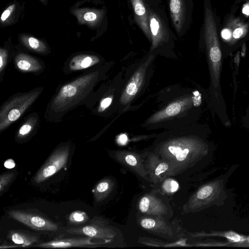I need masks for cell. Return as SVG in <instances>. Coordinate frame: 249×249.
Returning <instances> with one entry per match:
<instances>
[{
    "label": "cell",
    "instance_id": "1",
    "mask_svg": "<svg viewBox=\"0 0 249 249\" xmlns=\"http://www.w3.org/2000/svg\"><path fill=\"white\" fill-rule=\"evenodd\" d=\"M154 146L155 152L171 163V175L189 168L201 169L211 162L213 156L208 144L189 133L187 124L160 134Z\"/></svg>",
    "mask_w": 249,
    "mask_h": 249
},
{
    "label": "cell",
    "instance_id": "2",
    "mask_svg": "<svg viewBox=\"0 0 249 249\" xmlns=\"http://www.w3.org/2000/svg\"><path fill=\"white\" fill-rule=\"evenodd\" d=\"M238 166L232 165L226 172L200 187L191 199V210L198 211L213 205H225L233 195V189L227 188V182Z\"/></svg>",
    "mask_w": 249,
    "mask_h": 249
},
{
    "label": "cell",
    "instance_id": "3",
    "mask_svg": "<svg viewBox=\"0 0 249 249\" xmlns=\"http://www.w3.org/2000/svg\"><path fill=\"white\" fill-rule=\"evenodd\" d=\"M146 5L151 36L150 53H169L174 47L177 37L169 26L166 13L160 5L147 3Z\"/></svg>",
    "mask_w": 249,
    "mask_h": 249
},
{
    "label": "cell",
    "instance_id": "4",
    "mask_svg": "<svg viewBox=\"0 0 249 249\" xmlns=\"http://www.w3.org/2000/svg\"><path fill=\"white\" fill-rule=\"evenodd\" d=\"M97 78V72H91L63 86L52 102V109L63 111L74 105L89 92Z\"/></svg>",
    "mask_w": 249,
    "mask_h": 249
},
{
    "label": "cell",
    "instance_id": "5",
    "mask_svg": "<svg viewBox=\"0 0 249 249\" xmlns=\"http://www.w3.org/2000/svg\"><path fill=\"white\" fill-rule=\"evenodd\" d=\"M39 91L30 92L16 96L2 107L0 113V131L21 116L37 97Z\"/></svg>",
    "mask_w": 249,
    "mask_h": 249
},
{
    "label": "cell",
    "instance_id": "6",
    "mask_svg": "<svg viewBox=\"0 0 249 249\" xmlns=\"http://www.w3.org/2000/svg\"><path fill=\"white\" fill-rule=\"evenodd\" d=\"M172 26L178 37L187 33L192 16V0H167Z\"/></svg>",
    "mask_w": 249,
    "mask_h": 249
},
{
    "label": "cell",
    "instance_id": "7",
    "mask_svg": "<svg viewBox=\"0 0 249 249\" xmlns=\"http://www.w3.org/2000/svg\"><path fill=\"white\" fill-rule=\"evenodd\" d=\"M194 96L192 99L187 95L177 98L152 115L148 119L146 123H177V119L179 120L181 118L183 119L185 115H187L189 105H191V99Z\"/></svg>",
    "mask_w": 249,
    "mask_h": 249
},
{
    "label": "cell",
    "instance_id": "8",
    "mask_svg": "<svg viewBox=\"0 0 249 249\" xmlns=\"http://www.w3.org/2000/svg\"><path fill=\"white\" fill-rule=\"evenodd\" d=\"M203 37L208 51L209 55L213 62H218L221 58L216 25L211 9L207 0L204 2V20Z\"/></svg>",
    "mask_w": 249,
    "mask_h": 249
},
{
    "label": "cell",
    "instance_id": "9",
    "mask_svg": "<svg viewBox=\"0 0 249 249\" xmlns=\"http://www.w3.org/2000/svg\"><path fill=\"white\" fill-rule=\"evenodd\" d=\"M70 151L68 146H63L55 150L34 178V181L40 183L65 166L68 160Z\"/></svg>",
    "mask_w": 249,
    "mask_h": 249
},
{
    "label": "cell",
    "instance_id": "10",
    "mask_svg": "<svg viewBox=\"0 0 249 249\" xmlns=\"http://www.w3.org/2000/svg\"><path fill=\"white\" fill-rule=\"evenodd\" d=\"M9 216L14 220L34 230L56 231L57 225L40 215L19 211H11Z\"/></svg>",
    "mask_w": 249,
    "mask_h": 249
},
{
    "label": "cell",
    "instance_id": "11",
    "mask_svg": "<svg viewBox=\"0 0 249 249\" xmlns=\"http://www.w3.org/2000/svg\"><path fill=\"white\" fill-rule=\"evenodd\" d=\"M153 53H150V55L147 60L141 65L133 73L130 79L127 83L123 91L121 97V103L126 104L136 95L143 84L144 83L146 77V70L150 65L151 59Z\"/></svg>",
    "mask_w": 249,
    "mask_h": 249
},
{
    "label": "cell",
    "instance_id": "12",
    "mask_svg": "<svg viewBox=\"0 0 249 249\" xmlns=\"http://www.w3.org/2000/svg\"><path fill=\"white\" fill-rule=\"evenodd\" d=\"M132 10L134 20L150 42L148 13L145 0H127Z\"/></svg>",
    "mask_w": 249,
    "mask_h": 249
},
{
    "label": "cell",
    "instance_id": "13",
    "mask_svg": "<svg viewBox=\"0 0 249 249\" xmlns=\"http://www.w3.org/2000/svg\"><path fill=\"white\" fill-rule=\"evenodd\" d=\"M92 237L73 238L56 239L40 243L36 247L44 248H67L71 247H87L97 245L91 241Z\"/></svg>",
    "mask_w": 249,
    "mask_h": 249
},
{
    "label": "cell",
    "instance_id": "14",
    "mask_svg": "<svg viewBox=\"0 0 249 249\" xmlns=\"http://www.w3.org/2000/svg\"><path fill=\"white\" fill-rule=\"evenodd\" d=\"M100 61L99 58L95 55L80 54L73 57L69 67L71 71H77L89 68Z\"/></svg>",
    "mask_w": 249,
    "mask_h": 249
},
{
    "label": "cell",
    "instance_id": "15",
    "mask_svg": "<svg viewBox=\"0 0 249 249\" xmlns=\"http://www.w3.org/2000/svg\"><path fill=\"white\" fill-rule=\"evenodd\" d=\"M15 62L17 68L23 72L37 71L42 68V66L37 60L24 53L17 56Z\"/></svg>",
    "mask_w": 249,
    "mask_h": 249
},
{
    "label": "cell",
    "instance_id": "16",
    "mask_svg": "<svg viewBox=\"0 0 249 249\" xmlns=\"http://www.w3.org/2000/svg\"><path fill=\"white\" fill-rule=\"evenodd\" d=\"M67 231L70 233L84 235L92 238H102L108 236L105 229L94 225H87L71 228L68 229Z\"/></svg>",
    "mask_w": 249,
    "mask_h": 249
},
{
    "label": "cell",
    "instance_id": "17",
    "mask_svg": "<svg viewBox=\"0 0 249 249\" xmlns=\"http://www.w3.org/2000/svg\"><path fill=\"white\" fill-rule=\"evenodd\" d=\"M208 236H216L224 237L234 244L243 245L246 243L249 244V237L243 236L233 231H213L207 233Z\"/></svg>",
    "mask_w": 249,
    "mask_h": 249
},
{
    "label": "cell",
    "instance_id": "18",
    "mask_svg": "<svg viewBox=\"0 0 249 249\" xmlns=\"http://www.w3.org/2000/svg\"><path fill=\"white\" fill-rule=\"evenodd\" d=\"M8 237L14 243L23 246H28L38 242L36 236L18 231H11Z\"/></svg>",
    "mask_w": 249,
    "mask_h": 249
},
{
    "label": "cell",
    "instance_id": "19",
    "mask_svg": "<svg viewBox=\"0 0 249 249\" xmlns=\"http://www.w3.org/2000/svg\"><path fill=\"white\" fill-rule=\"evenodd\" d=\"M139 209L143 213H161L157 210L161 209L158 208L157 206H161L159 202L154 198L150 196H145L142 197L139 203ZM161 211V210H160Z\"/></svg>",
    "mask_w": 249,
    "mask_h": 249
},
{
    "label": "cell",
    "instance_id": "20",
    "mask_svg": "<svg viewBox=\"0 0 249 249\" xmlns=\"http://www.w3.org/2000/svg\"><path fill=\"white\" fill-rule=\"evenodd\" d=\"M21 40L23 44L28 48L39 53H44L47 51L45 44L32 36H22Z\"/></svg>",
    "mask_w": 249,
    "mask_h": 249
},
{
    "label": "cell",
    "instance_id": "21",
    "mask_svg": "<svg viewBox=\"0 0 249 249\" xmlns=\"http://www.w3.org/2000/svg\"><path fill=\"white\" fill-rule=\"evenodd\" d=\"M110 189V182L107 180H103L98 183L93 191L95 200L97 202L102 200L106 196Z\"/></svg>",
    "mask_w": 249,
    "mask_h": 249
},
{
    "label": "cell",
    "instance_id": "22",
    "mask_svg": "<svg viewBox=\"0 0 249 249\" xmlns=\"http://www.w3.org/2000/svg\"><path fill=\"white\" fill-rule=\"evenodd\" d=\"M15 177L14 173H7L0 177V192L1 194L11 183Z\"/></svg>",
    "mask_w": 249,
    "mask_h": 249
},
{
    "label": "cell",
    "instance_id": "23",
    "mask_svg": "<svg viewBox=\"0 0 249 249\" xmlns=\"http://www.w3.org/2000/svg\"><path fill=\"white\" fill-rule=\"evenodd\" d=\"M69 219L71 222L74 223H82L85 222L88 219V217L85 213L78 211L71 213Z\"/></svg>",
    "mask_w": 249,
    "mask_h": 249
},
{
    "label": "cell",
    "instance_id": "24",
    "mask_svg": "<svg viewBox=\"0 0 249 249\" xmlns=\"http://www.w3.org/2000/svg\"><path fill=\"white\" fill-rule=\"evenodd\" d=\"M162 187L163 189L167 193H172L178 190L179 185L175 180L168 179L164 182Z\"/></svg>",
    "mask_w": 249,
    "mask_h": 249
},
{
    "label": "cell",
    "instance_id": "25",
    "mask_svg": "<svg viewBox=\"0 0 249 249\" xmlns=\"http://www.w3.org/2000/svg\"><path fill=\"white\" fill-rule=\"evenodd\" d=\"M33 126L29 123H25L19 128L18 132V137L22 138L27 136L32 130Z\"/></svg>",
    "mask_w": 249,
    "mask_h": 249
},
{
    "label": "cell",
    "instance_id": "26",
    "mask_svg": "<svg viewBox=\"0 0 249 249\" xmlns=\"http://www.w3.org/2000/svg\"><path fill=\"white\" fill-rule=\"evenodd\" d=\"M125 163L130 166L134 167L138 164V160L136 157L130 153H127L124 157Z\"/></svg>",
    "mask_w": 249,
    "mask_h": 249
},
{
    "label": "cell",
    "instance_id": "27",
    "mask_svg": "<svg viewBox=\"0 0 249 249\" xmlns=\"http://www.w3.org/2000/svg\"><path fill=\"white\" fill-rule=\"evenodd\" d=\"M169 164L166 162H160L154 170V175L159 176L166 172L169 168Z\"/></svg>",
    "mask_w": 249,
    "mask_h": 249
},
{
    "label": "cell",
    "instance_id": "28",
    "mask_svg": "<svg viewBox=\"0 0 249 249\" xmlns=\"http://www.w3.org/2000/svg\"><path fill=\"white\" fill-rule=\"evenodd\" d=\"M155 224V221L152 218H144L141 222V226L146 230L152 229Z\"/></svg>",
    "mask_w": 249,
    "mask_h": 249
},
{
    "label": "cell",
    "instance_id": "29",
    "mask_svg": "<svg viewBox=\"0 0 249 249\" xmlns=\"http://www.w3.org/2000/svg\"><path fill=\"white\" fill-rule=\"evenodd\" d=\"M7 59V53L5 50L0 49V69L1 72L6 64Z\"/></svg>",
    "mask_w": 249,
    "mask_h": 249
},
{
    "label": "cell",
    "instance_id": "30",
    "mask_svg": "<svg viewBox=\"0 0 249 249\" xmlns=\"http://www.w3.org/2000/svg\"><path fill=\"white\" fill-rule=\"evenodd\" d=\"M112 100V98L110 97H107L103 99L100 104L99 111H104L111 104Z\"/></svg>",
    "mask_w": 249,
    "mask_h": 249
},
{
    "label": "cell",
    "instance_id": "31",
    "mask_svg": "<svg viewBox=\"0 0 249 249\" xmlns=\"http://www.w3.org/2000/svg\"><path fill=\"white\" fill-rule=\"evenodd\" d=\"M15 6V4H12L4 11L1 15L0 18L1 22L5 21L7 18L10 16L12 11L14 9Z\"/></svg>",
    "mask_w": 249,
    "mask_h": 249
},
{
    "label": "cell",
    "instance_id": "32",
    "mask_svg": "<svg viewBox=\"0 0 249 249\" xmlns=\"http://www.w3.org/2000/svg\"><path fill=\"white\" fill-rule=\"evenodd\" d=\"M97 18V14L93 12H88L84 15V19L87 21H93Z\"/></svg>",
    "mask_w": 249,
    "mask_h": 249
},
{
    "label": "cell",
    "instance_id": "33",
    "mask_svg": "<svg viewBox=\"0 0 249 249\" xmlns=\"http://www.w3.org/2000/svg\"><path fill=\"white\" fill-rule=\"evenodd\" d=\"M243 34V29L242 28H237L233 32L232 36L234 38H239Z\"/></svg>",
    "mask_w": 249,
    "mask_h": 249
},
{
    "label": "cell",
    "instance_id": "34",
    "mask_svg": "<svg viewBox=\"0 0 249 249\" xmlns=\"http://www.w3.org/2000/svg\"><path fill=\"white\" fill-rule=\"evenodd\" d=\"M221 36L225 39H228L231 37V32L228 29H224L221 32Z\"/></svg>",
    "mask_w": 249,
    "mask_h": 249
},
{
    "label": "cell",
    "instance_id": "35",
    "mask_svg": "<svg viewBox=\"0 0 249 249\" xmlns=\"http://www.w3.org/2000/svg\"><path fill=\"white\" fill-rule=\"evenodd\" d=\"M4 165L5 167L11 169L15 166V163L12 159H8L5 161Z\"/></svg>",
    "mask_w": 249,
    "mask_h": 249
},
{
    "label": "cell",
    "instance_id": "36",
    "mask_svg": "<svg viewBox=\"0 0 249 249\" xmlns=\"http://www.w3.org/2000/svg\"><path fill=\"white\" fill-rule=\"evenodd\" d=\"M148 4L161 5V0H145Z\"/></svg>",
    "mask_w": 249,
    "mask_h": 249
},
{
    "label": "cell",
    "instance_id": "37",
    "mask_svg": "<svg viewBox=\"0 0 249 249\" xmlns=\"http://www.w3.org/2000/svg\"><path fill=\"white\" fill-rule=\"evenodd\" d=\"M242 13L245 15L249 16V3L244 5L242 9Z\"/></svg>",
    "mask_w": 249,
    "mask_h": 249
},
{
    "label": "cell",
    "instance_id": "38",
    "mask_svg": "<svg viewBox=\"0 0 249 249\" xmlns=\"http://www.w3.org/2000/svg\"><path fill=\"white\" fill-rule=\"evenodd\" d=\"M42 3H43L44 4H46V0H40Z\"/></svg>",
    "mask_w": 249,
    "mask_h": 249
}]
</instances>
